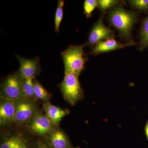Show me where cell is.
<instances>
[{"mask_svg":"<svg viewBox=\"0 0 148 148\" xmlns=\"http://www.w3.org/2000/svg\"><path fill=\"white\" fill-rule=\"evenodd\" d=\"M109 18L111 24L118 30L121 38L131 40L132 27L138 21L136 12L126 10L121 6L116 7L110 11Z\"/></svg>","mask_w":148,"mask_h":148,"instance_id":"1","label":"cell"},{"mask_svg":"<svg viewBox=\"0 0 148 148\" xmlns=\"http://www.w3.org/2000/svg\"><path fill=\"white\" fill-rule=\"evenodd\" d=\"M84 45H71L61 53L65 67V73L79 76L84 68Z\"/></svg>","mask_w":148,"mask_h":148,"instance_id":"2","label":"cell"},{"mask_svg":"<svg viewBox=\"0 0 148 148\" xmlns=\"http://www.w3.org/2000/svg\"><path fill=\"white\" fill-rule=\"evenodd\" d=\"M24 79L18 71L8 76L1 85V98L14 101L23 98Z\"/></svg>","mask_w":148,"mask_h":148,"instance_id":"3","label":"cell"},{"mask_svg":"<svg viewBox=\"0 0 148 148\" xmlns=\"http://www.w3.org/2000/svg\"><path fill=\"white\" fill-rule=\"evenodd\" d=\"M78 77L75 74L65 73L64 79L60 85L64 98L71 105H75L83 96Z\"/></svg>","mask_w":148,"mask_h":148,"instance_id":"4","label":"cell"},{"mask_svg":"<svg viewBox=\"0 0 148 148\" xmlns=\"http://www.w3.org/2000/svg\"><path fill=\"white\" fill-rule=\"evenodd\" d=\"M15 114L14 121L24 123L31 121L36 114V107L34 101L21 98L15 101Z\"/></svg>","mask_w":148,"mask_h":148,"instance_id":"5","label":"cell"},{"mask_svg":"<svg viewBox=\"0 0 148 148\" xmlns=\"http://www.w3.org/2000/svg\"><path fill=\"white\" fill-rule=\"evenodd\" d=\"M16 56L20 64L18 72L23 78H34L35 76L39 73L41 68L38 57L29 59L18 55Z\"/></svg>","mask_w":148,"mask_h":148,"instance_id":"6","label":"cell"},{"mask_svg":"<svg viewBox=\"0 0 148 148\" xmlns=\"http://www.w3.org/2000/svg\"><path fill=\"white\" fill-rule=\"evenodd\" d=\"M53 124L45 114L37 112L30 121L29 127L34 133L40 135L49 134L53 129Z\"/></svg>","mask_w":148,"mask_h":148,"instance_id":"7","label":"cell"},{"mask_svg":"<svg viewBox=\"0 0 148 148\" xmlns=\"http://www.w3.org/2000/svg\"><path fill=\"white\" fill-rule=\"evenodd\" d=\"M113 37L112 30L104 25L101 18L95 23L91 29L86 45L89 46L95 45L103 40L113 38Z\"/></svg>","mask_w":148,"mask_h":148,"instance_id":"8","label":"cell"},{"mask_svg":"<svg viewBox=\"0 0 148 148\" xmlns=\"http://www.w3.org/2000/svg\"><path fill=\"white\" fill-rule=\"evenodd\" d=\"M0 124L5 126L14 121L15 114V101L1 98Z\"/></svg>","mask_w":148,"mask_h":148,"instance_id":"9","label":"cell"},{"mask_svg":"<svg viewBox=\"0 0 148 148\" xmlns=\"http://www.w3.org/2000/svg\"><path fill=\"white\" fill-rule=\"evenodd\" d=\"M43 106L46 115L55 126L58 125L62 119L69 113L68 110L60 108L50 103H43Z\"/></svg>","mask_w":148,"mask_h":148,"instance_id":"10","label":"cell"},{"mask_svg":"<svg viewBox=\"0 0 148 148\" xmlns=\"http://www.w3.org/2000/svg\"><path fill=\"white\" fill-rule=\"evenodd\" d=\"M133 44L134 43L121 44L114 38L109 39L104 41H101L97 43L95 45L91 53L94 55H96L99 53L108 52L111 51L123 48L125 47Z\"/></svg>","mask_w":148,"mask_h":148,"instance_id":"11","label":"cell"},{"mask_svg":"<svg viewBox=\"0 0 148 148\" xmlns=\"http://www.w3.org/2000/svg\"><path fill=\"white\" fill-rule=\"evenodd\" d=\"M49 139L53 148H69L70 147L69 140L61 130H52L49 134Z\"/></svg>","mask_w":148,"mask_h":148,"instance_id":"12","label":"cell"},{"mask_svg":"<svg viewBox=\"0 0 148 148\" xmlns=\"http://www.w3.org/2000/svg\"><path fill=\"white\" fill-rule=\"evenodd\" d=\"M34 78L24 79L23 84V98L32 101L37 100L34 89L33 79Z\"/></svg>","mask_w":148,"mask_h":148,"instance_id":"13","label":"cell"},{"mask_svg":"<svg viewBox=\"0 0 148 148\" xmlns=\"http://www.w3.org/2000/svg\"><path fill=\"white\" fill-rule=\"evenodd\" d=\"M140 34V49L142 51L148 47V16L143 19Z\"/></svg>","mask_w":148,"mask_h":148,"instance_id":"14","label":"cell"},{"mask_svg":"<svg viewBox=\"0 0 148 148\" xmlns=\"http://www.w3.org/2000/svg\"><path fill=\"white\" fill-rule=\"evenodd\" d=\"M33 83L35 95L37 100H41L44 102L48 101L50 98V95L47 90L34 78L33 79Z\"/></svg>","mask_w":148,"mask_h":148,"instance_id":"15","label":"cell"},{"mask_svg":"<svg viewBox=\"0 0 148 148\" xmlns=\"http://www.w3.org/2000/svg\"><path fill=\"white\" fill-rule=\"evenodd\" d=\"M64 3L65 1L58 0L54 20V30L56 32H58L59 31V28L63 17Z\"/></svg>","mask_w":148,"mask_h":148,"instance_id":"16","label":"cell"},{"mask_svg":"<svg viewBox=\"0 0 148 148\" xmlns=\"http://www.w3.org/2000/svg\"><path fill=\"white\" fill-rule=\"evenodd\" d=\"M22 140L19 136H13L5 140L1 146V148H17Z\"/></svg>","mask_w":148,"mask_h":148,"instance_id":"17","label":"cell"},{"mask_svg":"<svg viewBox=\"0 0 148 148\" xmlns=\"http://www.w3.org/2000/svg\"><path fill=\"white\" fill-rule=\"evenodd\" d=\"M98 6V2L96 0H86L84 3V13L87 18L91 16L92 11Z\"/></svg>","mask_w":148,"mask_h":148,"instance_id":"18","label":"cell"},{"mask_svg":"<svg viewBox=\"0 0 148 148\" xmlns=\"http://www.w3.org/2000/svg\"><path fill=\"white\" fill-rule=\"evenodd\" d=\"M119 1L116 0H98V6L102 11L105 12L108 9L113 6Z\"/></svg>","mask_w":148,"mask_h":148,"instance_id":"19","label":"cell"},{"mask_svg":"<svg viewBox=\"0 0 148 148\" xmlns=\"http://www.w3.org/2000/svg\"><path fill=\"white\" fill-rule=\"evenodd\" d=\"M129 3L132 6L139 10L147 11L148 10V0H132Z\"/></svg>","mask_w":148,"mask_h":148,"instance_id":"20","label":"cell"},{"mask_svg":"<svg viewBox=\"0 0 148 148\" xmlns=\"http://www.w3.org/2000/svg\"><path fill=\"white\" fill-rule=\"evenodd\" d=\"M17 148H29L27 143L22 139V140Z\"/></svg>","mask_w":148,"mask_h":148,"instance_id":"21","label":"cell"},{"mask_svg":"<svg viewBox=\"0 0 148 148\" xmlns=\"http://www.w3.org/2000/svg\"><path fill=\"white\" fill-rule=\"evenodd\" d=\"M36 148H49L45 144L42 143H39L37 144Z\"/></svg>","mask_w":148,"mask_h":148,"instance_id":"22","label":"cell"},{"mask_svg":"<svg viewBox=\"0 0 148 148\" xmlns=\"http://www.w3.org/2000/svg\"><path fill=\"white\" fill-rule=\"evenodd\" d=\"M145 131L146 135V136H147V139L148 140V121L147 124L146 125L145 127Z\"/></svg>","mask_w":148,"mask_h":148,"instance_id":"23","label":"cell"}]
</instances>
